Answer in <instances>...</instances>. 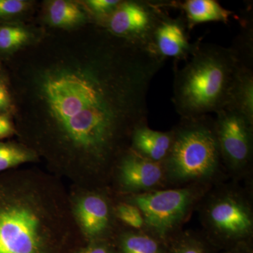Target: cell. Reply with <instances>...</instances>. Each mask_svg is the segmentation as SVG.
<instances>
[{
	"mask_svg": "<svg viewBox=\"0 0 253 253\" xmlns=\"http://www.w3.org/2000/svg\"><path fill=\"white\" fill-rule=\"evenodd\" d=\"M8 61L18 141L70 184L110 186L166 60L90 23L44 32Z\"/></svg>",
	"mask_w": 253,
	"mask_h": 253,
	"instance_id": "obj_1",
	"label": "cell"
},
{
	"mask_svg": "<svg viewBox=\"0 0 253 253\" xmlns=\"http://www.w3.org/2000/svg\"><path fill=\"white\" fill-rule=\"evenodd\" d=\"M239 60L235 49L199 42L182 68H174L172 101L181 119H194L227 107Z\"/></svg>",
	"mask_w": 253,
	"mask_h": 253,
	"instance_id": "obj_3",
	"label": "cell"
},
{
	"mask_svg": "<svg viewBox=\"0 0 253 253\" xmlns=\"http://www.w3.org/2000/svg\"><path fill=\"white\" fill-rule=\"evenodd\" d=\"M168 243L167 253H209L206 239L192 231H181Z\"/></svg>",
	"mask_w": 253,
	"mask_h": 253,
	"instance_id": "obj_19",
	"label": "cell"
},
{
	"mask_svg": "<svg viewBox=\"0 0 253 253\" xmlns=\"http://www.w3.org/2000/svg\"><path fill=\"white\" fill-rule=\"evenodd\" d=\"M110 187L117 196L141 194L166 187L163 163L125 151L113 168Z\"/></svg>",
	"mask_w": 253,
	"mask_h": 253,
	"instance_id": "obj_10",
	"label": "cell"
},
{
	"mask_svg": "<svg viewBox=\"0 0 253 253\" xmlns=\"http://www.w3.org/2000/svg\"><path fill=\"white\" fill-rule=\"evenodd\" d=\"M188 31L184 18H172L166 13L153 33L150 51L164 60L172 58L176 61H186L199 43L190 42Z\"/></svg>",
	"mask_w": 253,
	"mask_h": 253,
	"instance_id": "obj_12",
	"label": "cell"
},
{
	"mask_svg": "<svg viewBox=\"0 0 253 253\" xmlns=\"http://www.w3.org/2000/svg\"><path fill=\"white\" fill-rule=\"evenodd\" d=\"M229 253H252L251 251L247 249H237L235 251H232L231 252Z\"/></svg>",
	"mask_w": 253,
	"mask_h": 253,
	"instance_id": "obj_26",
	"label": "cell"
},
{
	"mask_svg": "<svg viewBox=\"0 0 253 253\" xmlns=\"http://www.w3.org/2000/svg\"><path fill=\"white\" fill-rule=\"evenodd\" d=\"M181 9L184 15L188 30L196 25L207 22L227 23L232 11L225 9L215 0H186L172 1L171 7Z\"/></svg>",
	"mask_w": 253,
	"mask_h": 253,
	"instance_id": "obj_16",
	"label": "cell"
},
{
	"mask_svg": "<svg viewBox=\"0 0 253 253\" xmlns=\"http://www.w3.org/2000/svg\"><path fill=\"white\" fill-rule=\"evenodd\" d=\"M73 253H116L113 241L84 243Z\"/></svg>",
	"mask_w": 253,
	"mask_h": 253,
	"instance_id": "obj_24",
	"label": "cell"
},
{
	"mask_svg": "<svg viewBox=\"0 0 253 253\" xmlns=\"http://www.w3.org/2000/svg\"><path fill=\"white\" fill-rule=\"evenodd\" d=\"M68 195L73 220L84 243L113 241L123 226L116 217L118 196L111 187L70 184Z\"/></svg>",
	"mask_w": 253,
	"mask_h": 253,
	"instance_id": "obj_7",
	"label": "cell"
},
{
	"mask_svg": "<svg viewBox=\"0 0 253 253\" xmlns=\"http://www.w3.org/2000/svg\"><path fill=\"white\" fill-rule=\"evenodd\" d=\"M174 132L154 130L147 123L135 128L131 134L129 149L146 159L163 163L172 148Z\"/></svg>",
	"mask_w": 253,
	"mask_h": 253,
	"instance_id": "obj_14",
	"label": "cell"
},
{
	"mask_svg": "<svg viewBox=\"0 0 253 253\" xmlns=\"http://www.w3.org/2000/svg\"><path fill=\"white\" fill-rule=\"evenodd\" d=\"M211 189V186L194 184L118 198L140 210L144 219V231L168 243L181 232L194 208Z\"/></svg>",
	"mask_w": 253,
	"mask_h": 253,
	"instance_id": "obj_5",
	"label": "cell"
},
{
	"mask_svg": "<svg viewBox=\"0 0 253 253\" xmlns=\"http://www.w3.org/2000/svg\"><path fill=\"white\" fill-rule=\"evenodd\" d=\"M15 105L9 76L6 70L0 66V113L14 116Z\"/></svg>",
	"mask_w": 253,
	"mask_h": 253,
	"instance_id": "obj_23",
	"label": "cell"
},
{
	"mask_svg": "<svg viewBox=\"0 0 253 253\" xmlns=\"http://www.w3.org/2000/svg\"><path fill=\"white\" fill-rule=\"evenodd\" d=\"M216 116L214 131L224 166L234 175H244L252 166L253 123L233 110Z\"/></svg>",
	"mask_w": 253,
	"mask_h": 253,
	"instance_id": "obj_9",
	"label": "cell"
},
{
	"mask_svg": "<svg viewBox=\"0 0 253 253\" xmlns=\"http://www.w3.org/2000/svg\"><path fill=\"white\" fill-rule=\"evenodd\" d=\"M172 148L163 163L166 186H211L220 178L223 166L211 116L181 119L172 128Z\"/></svg>",
	"mask_w": 253,
	"mask_h": 253,
	"instance_id": "obj_4",
	"label": "cell"
},
{
	"mask_svg": "<svg viewBox=\"0 0 253 253\" xmlns=\"http://www.w3.org/2000/svg\"><path fill=\"white\" fill-rule=\"evenodd\" d=\"M16 128L12 115L0 113V141L16 136Z\"/></svg>",
	"mask_w": 253,
	"mask_h": 253,
	"instance_id": "obj_25",
	"label": "cell"
},
{
	"mask_svg": "<svg viewBox=\"0 0 253 253\" xmlns=\"http://www.w3.org/2000/svg\"><path fill=\"white\" fill-rule=\"evenodd\" d=\"M121 0H84L82 4L89 13L93 23L101 25L112 14Z\"/></svg>",
	"mask_w": 253,
	"mask_h": 253,
	"instance_id": "obj_21",
	"label": "cell"
},
{
	"mask_svg": "<svg viewBox=\"0 0 253 253\" xmlns=\"http://www.w3.org/2000/svg\"><path fill=\"white\" fill-rule=\"evenodd\" d=\"M40 162L38 154L20 141H0V174L23 165Z\"/></svg>",
	"mask_w": 253,
	"mask_h": 253,
	"instance_id": "obj_18",
	"label": "cell"
},
{
	"mask_svg": "<svg viewBox=\"0 0 253 253\" xmlns=\"http://www.w3.org/2000/svg\"><path fill=\"white\" fill-rule=\"evenodd\" d=\"M33 4L28 0H0V23L15 21L28 12Z\"/></svg>",
	"mask_w": 253,
	"mask_h": 253,
	"instance_id": "obj_22",
	"label": "cell"
},
{
	"mask_svg": "<svg viewBox=\"0 0 253 253\" xmlns=\"http://www.w3.org/2000/svg\"><path fill=\"white\" fill-rule=\"evenodd\" d=\"M169 1L121 0L99 26L113 36L149 49L153 33L169 8Z\"/></svg>",
	"mask_w": 253,
	"mask_h": 253,
	"instance_id": "obj_8",
	"label": "cell"
},
{
	"mask_svg": "<svg viewBox=\"0 0 253 253\" xmlns=\"http://www.w3.org/2000/svg\"><path fill=\"white\" fill-rule=\"evenodd\" d=\"M116 253H167L168 243L146 231L123 226L113 240Z\"/></svg>",
	"mask_w": 253,
	"mask_h": 253,
	"instance_id": "obj_17",
	"label": "cell"
},
{
	"mask_svg": "<svg viewBox=\"0 0 253 253\" xmlns=\"http://www.w3.org/2000/svg\"><path fill=\"white\" fill-rule=\"evenodd\" d=\"M44 33L19 21L0 23V61H8L36 44Z\"/></svg>",
	"mask_w": 253,
	"mask_h": 253,
	"instance_id": "obj_15",
	"label": "cell"
},
{
	"mask_svg": "<svg viewBox=\"0 0 253 253\" xmlns=\"http://www.w3.org/2000/svg\"><path fill=\"white\" fill-rule=\"evenodd\" d=\"M253 32L243 31L232 46L237 54L236 71L230 101L226 109L233 110L253 123Z\"/></svg>",
	"mask_w": 253,
	"mask_h": 253,
	"instance_id": "obj_11",
	"label": "cell"
},
{
	"mask_svg": "<svg viewBox=\"0 0 253 253\" xmlns=\"http://www.w3.org/2000/svg\"><path fill=\"white\" fill-rule=\"evenodd\" d=\"M44 20L49 27L61 31H73L93 23L82 2L71 0L44 1Z\"/></svg>",
	"mask_w": 253,
	"mask_h": 253,
	"instance_id": "obj_13",
	"label": "cell"
},
{
	"mask_svg": "<svg viewBox=\"0 0 253 253\" xmlns=\"http://www.w3.org/2000/svg\"><path fill=\"white\" fill-rule=\"evenodd\" d=\"M115 211L118 221L123 226L133 230L144 231V217L140 210L134 205L118 198Z\"/></svg>",
	"mask_w": 253,
	"mask_h": 253,
	"instance_id": "obj_20",
	"label": "cell"
},
{
	"mask_svg": "<svg viewBox=\"0 0 253 253\" xmlns=\"http://www.w3.org/2000/svg\"><path fill=\"white\" fill-rule=\"evenodd\" d=\"M84 244L62 179L36 167L0 174V253H59Z\"/></svg>",
	"mask_w": 253,
	"mask_h": 253,
	"instance_id": "obj_2",
	"label": "cell"
},
{
	"mask_svg": "<svg viewBox=\"0 0 253 253\" xmlns=\"http://www.w3.org/2000/svg\"><path fill=\"white\" fill-rule=\"evenodd\" d=\"M211 189L198 205L208 238L224 244H244L253 234L251 199L234 186Z\"/></svg>",
	"mask_w": 253,
	"mask_h": 253,
	"instance_id": "obj_6",
	"label": "cell"
}]
</instances>
